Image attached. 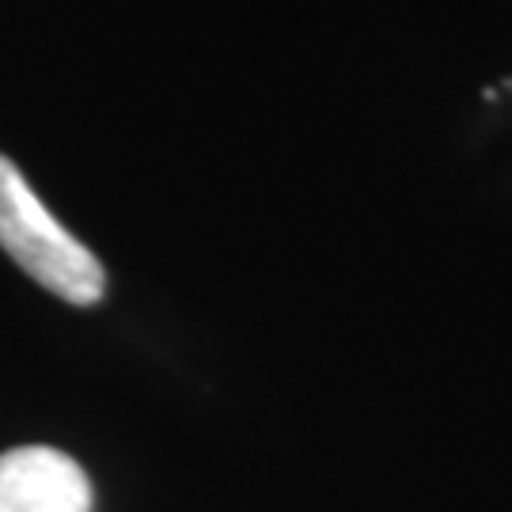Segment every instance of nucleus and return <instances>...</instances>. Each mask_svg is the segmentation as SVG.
Masks as SVG:
<instances>
[{
	"mask_svg": "<svg viewBox=\"0 0 512 512\" xmlns=\"http://www.w3.org/2000/svg\"><path fill=\"white\" fill-rule=\"evenodd\" d=\"M0 247L23 274L76 308L103 300L107 274L99 258L57 224L8 156H0Z\"/></svg>",
	"mask_w": 512,
	"mask_h": 512,
	"instance_id": "obj_1",
	"label": "nucleus"
},
{
	"mask_svg": "<svg viewBox=\"0 0 512 512\" xmlns=\"http://www.w3.org/2000/svg\"><path fill=\"white\" fill-rule=\"evenodd\" d=\"M0 512H92V482L57 448H8L0 452Z\"/></svg>",
	"mask_w": 512,
	"mask_h": 512,
	"instance_id": "obj_2",
	"label": "nucleus"
}]
</instances>
